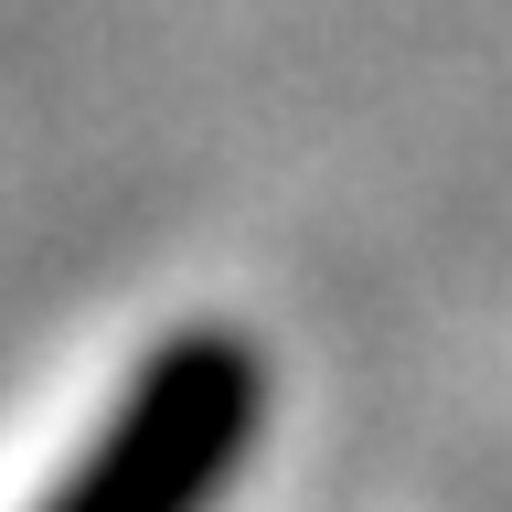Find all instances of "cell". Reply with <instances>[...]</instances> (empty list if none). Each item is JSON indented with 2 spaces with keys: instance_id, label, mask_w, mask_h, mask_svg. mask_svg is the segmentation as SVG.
<instances>
[{
  "instance_id": "obj_1",
  "label": "cell",
  "mask_w": 512,
  "mask_h": 512,
  "mask_svg": "<svg viewBox=\"0 0 512 512\" xmlns=\"http://www.w3.org/2000/svg\"><path fill=\"white\" fill-rule=\"evenodd\" d=\"M256 406H267V374L246 363V342L192 331L150 352V374L118 395L107 438L54 480L43 512H203L246 459Z\"/></svg>"
}]
</instances>
